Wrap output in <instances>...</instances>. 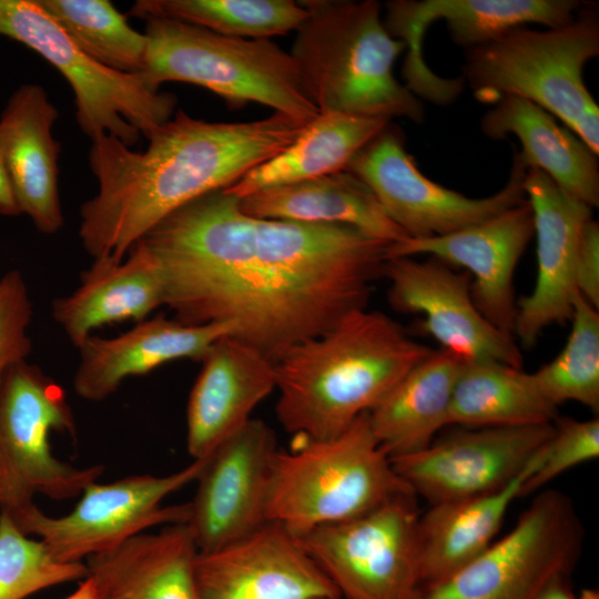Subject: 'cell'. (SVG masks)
<instances>
[{"label": "cell", "instance_id": "6da1fadb", "mask_svg": "<svg viewBox=\"0 0 599 599\" xmlns=\"http://www.w3.org/2000/svg\"><path fill=\"white\" fill-rule=\"evenodd\" d=\"M139 241L160 262L175 319L232 324L231 336L273 362L366 308L392 244L346 225L255 217L224 190Z\"/></svg>", "mask_w": 599, "mask_h": 599}, {"label": "cell", "instance_id": "7a4b0ae2", "mask_svg": "<svg viewBox=\"0 0 599 599\" xmlns=\"http://www.w3.org/2000/svg\"><path fill=\"white\" fill-rule=\"evenodd\" d=\"M307 123L276 112L250 122H209L177 110L146 136L144 151L98 134L89 151L98 191L80 209L83 248L93 260L122 261L164 217L232 186L290 146Z\"/></svg>", "mask_w": 599, "mask_h": 599}, {"label": "cell", "instance_id": "3957f363", "mask_svg": "<svg viewBox=\"0 0 599 599\" xmlns=\"http://www.w3.org/2000/svg\"><path fill=\"white\" fill-rule=\"evenodd\" d=\"M433 351L387 314L353 311L274 362L277 419L295 438L335 437Z\"/></svg>", "mask_w": 599, "mask_h": 599}, {"label": "cell", "instance_id": "277c9868", "mask_svg": "<svg viewBox=\"0 0 599 599\" xmlns=\"http://www.w3.org/2000/svg\"><path fill=\"white\" fill-rule=\"evenodd\" d=\"M301 3L307 16L291 54L319 112L424 120L420 99L395 78L394 63L406 45L387 31L379 2Z\"/></svg>", "mask_w": 599, "mask_h": 599}, {"label": "cell", "instance_id": "5b68a950", "mask_svg": "<svg viewBox=\"0 0 599 599\" xmlns=\"http://www.w3.org/2000/svg\"><path fill=\"white\" fill-rule=\"evenodd\" d=\"M296 439L273 459L266 518L297 537L415 495L380 448L368 413L335 437Z\"/></svg>", "mask_w": 599, "mask_h": 599}, {"label": "cell", "instance_id": "8992f818", "mask_svg": "<svg viewBox=\"0 0 599 599\" xmlns=\"http://www.w3.org/2000/svg\"><path fill=\"white\" fill-rule=\"evenodd\" d=\"M598 54V20L583 14L544 31L517 28L468 49L461 79L480 102L517 95L539 105L599 154V108L582 75Z\"/></svg>", "mask_w": 599, "mask_h": 599}, {"label": "cell", "instance_id": "52a82bcc", "mask_svg": "<svg viewBox=\"0 0 599 599\" xmlns=\"http://www.w3.org/2000/svg\"><path fill=\"white\" fill-rule=\"evenodd\" d=\"M145 69L154 87L186 82L205 88L232 109L255 102L309 122L319 113L291 53L270 39L225 37L167 18H148Z\"/></svg>", "mask_w": 599, "mask_h": 599}, {"label": "cell", "instance_id": "ba28073f", "mask_svg": "<svg viewBox=\"0 0 599 599\" xmlns=\"http://www.w3.org/2000/svg\"><path fill=\"white\" fill-rule=\"evenodd\" d=\"M0 35L38 53L68 81L77 122L90 139L109 134L132 148L169 121L176 97L142 73L112 70L79 49L39 3L0 0Z\"/></svg>", "mask_w": 599, "mask_h": 599}, {"label": "cell", "instance_id": "9c48e42d", "mask_svg": "<svg viewBox=\"0 0 599 599\" xmlns=\"http://www.w3.org/2000/svg\"><path fill=\"white\" fill-rule=\"evenodd\" d=\"M52 432L75 436L67 395L39 366L19 362L0 385V511L12 519L35 506L37 494L72 499L104 471L102 465L77 467L55 457Z\"/></svg>", "mask_w": 599, "mask_h": 599}, {"label": "cell", "instance_id": "30bf717a", "mask_svg": "<svg viewBox=\"0 0 599 599\" xmlns=\"http://www.w3.org/2000/svg\"><path fill=\"white\" fill-rule=\"evenodd\" d=\"M583 528L570 498L544 490L516 526L481 555L414 599H537L575 568Z\"/></svg>", "mask_w": 599, "mask_h": 599}, {"label": "cell", "instance_id": "8fae6325", "mask_svg": "<svg viewBox=\"0 0 599 599\" xmlns=\"http://www.w3.org/2000/svg\"><path fill=\"white\" fill-rule=\"evenodd\" d=\"M202 466L203 459L165 476L93 481L67 515L49 516L35 505L13 521L26 535L39 537L57 560L84 562L155 526L185 524L189 504L164 506L163 501L195 481Z\"/></svg>", "mask_w": 599, "mask_h": 599}, {"label": "cell", "instance_id": "7c38bea8", "mask_svg": "<svg viewBox=\"0 0 599 599\" xmlns=\"http://www.w3.org/2000/svg\"><path fill=\"white\" fill-rule=\"evenodd\" d=\"M419 516L416 496H403L298 538L342 599H414Z\"/></svg>", "mask_w": 599, "mask_h": 599}, {"label": "cell", "instance_id": "4fadbf2b", "mask_svg": "<svg viewBox=\"0 0 599 599\" xmlns=\"http://www.w3.org/2000/svg\"><path fill=\"white\" fill-rule=\"evenodd\" d=\"M392 122L348 162L345 171L363 181L384 213L410 238L443 236L486 221L526 200L527 166L514 153L505 186L473 199L425 176Z\"/></svg>", "mask_w": 599, "mask_h": 599}, {"label": "cell", "instance_id": "5bb4252c", "mask_svg": "<svg viewBox=\"0 0 599 599\" xmlns=\"http://www.w3.org/2000/svg\"><path fill=\"white\" fill-rule=\"evenodd\" d=\"M579 7L576 0H394L386 4L384 24L406 45L404 85L418 99L443 105L454 97L456 82L434 73L424 60L422 42L430 23L444 19L451 40L470 49L528 23L565 26Z\"/></svg>", "mask_w": 599, "mask_h": 599}, {"label": "cell", "instance_id": "9a60e30c", "mask_svg": "<svg viewBox=\"0 0 599 599\" xmlns=\"http://www.w3.org/2000/svg\"><path fill=\"white\" fill-rule=\"evenodd\" d=\"M554 433V423L467 428L390 460L414 494L435 505L504 488L528 467Z\"/></svg>", "mask_w": 599, "mask_h": 599}, {"label": "cell", "instance_id": "2e32d148", "mask_svg": "<svg viewBox=\"0 0 599 599\" xmlns=\"http://www.w3.org/2000/svg\"><path fill=\"white\" fill-rule=\"evenodd\" d=\"M387 300L400 313L420 314L417 328L465 363L498 362L522 368L516 339L490 324L471 295V276L436 257H389Z\"/></svg>", "mask_w": 599, "mask_h": 599}, {"label": "cell", "instance_id": "e0dca14e", "mask_svg": "<svg viewBox=\"0 0 599 599\" xmlns=\"http://www.w3.org/2000/svg\"><path fill=\"white\" fill-rule=\"evenodd\" d=\"M277 450L273 429L252 418L203 459L185 522L199 551L221 548L268 521L266 498Z\"/></svg>", "mask_w": 599, "mask_h": 599}, {"label": "cell", "instance_id": "ac0fdd59", "mask_svg": "<svg viewBox=\"0 0 599 599\" xmlns=\"http://www.w3.org/2000/svg\"><path fill=\"white\" fill-rule=\"evenodd\" d=\"M194 579L197 599H342L300 538L274 521L199 551Z\"/></svg>", "mask_w": 599, "mask_h": 599}, {"label": "cell", "instance_id": "d6986e66", "mask_svg": "<svg viewBox=\"0 0 599 599\" xmlns=\"http://www.w3.org/2000/svg\"><path fill=\"white\" fill-rule=\"evenodd\" d=\"M524 191L534 216L537 277L531 293L517 301L514 337L529 348L547 327L571 319L576 261L592 209L534 167L526 171Z\"/></svg>", "mask_w": 599, "mask_h": 599}, {"label": "cell", "instance_id": "ffe728a7", "mask_svg": "<svg viewBox=\"0 0 599 599\" xmlns=\"http://www.w3.org/2000/svg\"><path fill=\"white\" fill-rule=\"evenodd\" d=\"M535 233L525 200L486 221L443 236L392 243L387 258L427 254L471 276L473 300L483 316L514 337L516 266ZM515 338V337H514Z\"/></svg>", "mask_w": 599, "mask_h": 599}, {"label": "cell", "instance_id": "44dd1931", "mask_svg": "<svg viewBox=\"0 0 599 599\" xmlns=\"http://www.w3.org/2000/svg\"><path fill=\"white\" fill-rule=\"evenodd\" d=\"M201 363L186 408V448L193 460L206 458L240 430L276 389L275 363L234 336L217 339Z\"/></svg>", "mask_w": 599, "mask_h": 599}, {"label": "cell", "instance_id": "7402d4cb", "mask_svg": "<svg viewBox=\"0 0 599 599\" xmlns=\"http://www.w3.org/2000/svg\"><path fill=\"white\" fill-rule=\"evenodd\" d=\"M233 333L227 323L190 325L158 315L114 337L91 335L78 348L73 389L82 399L101 402L129 377L145 375L175 359L201 362L217 339Z\"/></svg>", "mask_w": 599, "mask_h": 599}, {"label": "cell", "instance_id": "603a6c76", "mask_svg": "<svg viewBox=\"0 0 599 599\" xmlns=\"http://www.w3.org/2000/svg\"><path fill=\"white\" fill-rule=\"evenodd\" d=\"M59 111L35 83L18 87L0 115V144L21 214L52 235L63 226L59 194Z\"/></svg>", "mask_w": 599, "mask_h": 599}, {"label": "cell", "instance_id": "cb8c5ba5", "mask_svg": "<svg viewBox=\"0 0 599 599\" xmlns=\"http://www.w3.org/2000/svg\"><path fill=\"white\" fill-rule=\"evenodd\" d=\"M165 305L162 268L154 253L138 241L120 261L93 260L79 286L52 302V317L79 348L103 325L145 319Z\"/></svg>", "mask_w": 599, "mask_h": 599}, {"label": "cell", "instance_id": "d4e9b609", "mask_svg": "<svg viewBox=\"0 0 599 599\" xmlns=\"http://www.w3.org/2000/svg\"><path fill=\"white\" fill-rule=\"evenodd\" d=\"M199 550L185 524L143 532L85 560L101 599H197Z\"/></svg>", "mask_w": 599, "mask_h": 599}, {"label": "cell", "instance_id": "484cf974", "mask_svg": "<svg viewBox=\"0 0 599 599\" xmlns=\"http://www.w3.org/2000/svg\"><path fill=\"white\" fill-rule=\"evenodd\" d=\"M480 129L491 140L517 136V152L528 169L540 170L573 197L598 207V154L551 113L524 98L505 95L483 116Z\"/></svg>", "mask_w": 599, "mask_h": 599}, {"label": "cell", "instance_id": "4316f807", "mask_svg": "<svg viewBox=\"0 0 599 599\" xmlns=\"http://www.w3.org/2000/svg\"><path fill=\"white\" fill-rule=\"evenodd\" d=\"M545 447L504 488L430 505L427 512L419 516V587L447 579L494 542L512 501L521 497L525 480L541 463Z\"/></svg>", "mask_w": 599, "mask_h": 599}, {"label": "cell", "instance_id": "83f0119b", "mask_svg": "<svg viewBox=\"0 0 599 599\" xmlns=\"http://www.w3.org/2000/svg\"><path fill=\"white\" fill-rule=\"evenodd\" d=\"M238 201L242 211L255 217L346 225L387 243L408 237L368 186L345 170L261 190Z\"/></svg>", "mask_w": 599, "mask_h": 599}, {"label": "cell", "instance_id": "f1b7e54d", "mask_svg": "<svg viewBox=\"0 0 599 599\" xmlns=\"http://www.w3.org/2000/svg\"><path fill=\"white\" fill-rule=\"evenodd\" d=\"M464 363L446 349L433 351L368 412L372 430L389 458L426 448L449 425L451 396Z\"/></svg>", "mask_w": 599, "mask_h": 599}, {"label": "cell", "instance_id": "f546056e", "mask_svg": "<svg viewBox=\"0 0 599 599\" xmlns=\"http://www.w3.org/2000/svg\"><path fill=\"white\" fill-rule=\"evenodd\" d=\"M390 122L385 118L319 112L290 146L224 191L240 200L268 187L343 171Z\"/></svg>", "mask_w": 599, "mask_h": 599}, {"label": "cell", "instance_id": "4dcf8cb0", "mask_svg": "<svg viewBox=\"0 0 599 599\" xmlns=\"http://www.w3.org/2000/svg\"><path fill=\"white\" fill-rule=\"evenodd\" d=\"M557 417L532 373L498 362L464 363L449 408V425L467 428L544 425Z\"/></svg>", "mask_w": 599, "mask_h": 599}, {"label": "cell", "instance_id": "1f68e13d", "mask_svg": "<svg viewBox=\"0 0 599 599\" xmlns=\"http://www.w3.org/2000/svg\"><path fill=\"white\" fill-rule=\"evenodd\" d=\"M130 14L173 19L225 37L270 39L296 30L307 10L291 0H139Z\"/></svg>", "mask_w": 599, "mask_h": 599}, {"label": "cell", "instance_id": "d6a6232c", "mask_svg": "<svg viewBox=\"0 0 599 599\" xmlns=\"http://www.w3.org/2000/svg\"><path fill=\"white\" fill-rule=\"evenodd\" d=\"M42 8L84 53L124 73L145 69L148 39L109 0H39Z\"/></svg>", "mask_w": 599, "mask_h": 599}, {"label": "cell", "instance_id": "836d02e7", "mask_svg": "<svg viewBox=\"0 0 599 599\" xmlns=\"http://www.w3.org/2000/svg\"><path fill=\"white\" fill-rule=\"evenodd\" d=\"M572 326L566 345L548 364L532 373L541 395L558 408L577 402L599 409V313L578 292L572 301Z\"/></svg>", "mask_w": 599, "mask_h": 599}, {"label": "cell", "instance_id": "e575fe53", "mask_svg": "<svg viewBox=\"0 0 599 599\" xmlns=\"http://www.w3.org/2000/svg\"><path fill=\"white\" fill-rule=\"evenodd\" d=\"M87 576L85 562L57 560L42 540L30 538L9 514L0 511V599H26Z\"/></svg>", "mask_w": 599, "mask_h": 599}, {"label": "cell", "instance_id": "d590c367", "mask_svg": "<svg viewBox=\"0 0 599 599\" xmlns=\"http://www.w3.org/2000/svg\"><path fill=\"white\" fill-rule=\"evenodd\" d=\"M556 422L544 458L525 480L521 497L537 491L568 469L599 456L598 418L576 420L557 417Z\"/></svg>", "mask_w": 599, "mask_h": 599}, {"label": "cell", "instance_id": "8d00e7d4", "mask_svg": "<svg viewBox=\"0 0 599 599\" xmlns=\"http://www.w3.org/2000/svg\"><path fill=\"white\" fill-rule=\"evenodd\" d=\"M32 315L33 306L22 273L8 271L0 277V385L9 369L31 353Z\"/></svg>", "mask_w": 599, "mask_h": 599}, {"label": "cell", "instance_id": "74e56055", "mask_svg": "<svg viewBox=\"0 0 599 599\" xmlns=\"http://www.w3.org/2000/svg\"><path fill=\"white\" fill-rule=\"evenodd\" d=\"M576 288L590 305L599 307V224L593 219L582 232L576 261Z\"/></svg>", "mask_w": 599, "mask_h": 599}, {"label": "cell", "instance_id": "f35d334b", "mask_svg": "<svg viewBox=\"0 0 599 599\" xmlns=\"http://www.w3.org/2000/svg\"><path fill=\"white\" fill-rule=\"evenodd\" d=\"M0 214L4 216H18L21 214L9 171L7 167L4 154L0 144Z\"/></svg>", "mask_w": 599, "mask_h": 599}, {"label": "cell", "instance_id": "ab89813d", "mask_svg": "<svg viewBox=\"0 0 599 599\" xmlns=\"http://www.w3.org/2000/svg\"><path fill=\"white\" fill-rule=\"evenodd\" d=\"M64 599H101V596L93 581L85 577L79 581L77 589Z\"/></svg>", "mask_w": 599, "mask_h": 599}, {"label": "cell", "instance_id": "60d3db41", "mask_svg": "<svg viewBox=\"0 0 599 599\" xmlns=\"http://www.w3.org/2000/svg\"><path fill=\"white\" fill-rule=\"evenodd\" d=\"M537 599H577L568 589L566 580L549 585Z\"/></svg>", "mask_w": 599, "mask_h": 599}, {"label": "cell", "instance_id": "b9f144b4", "mask_svg": "<svg viewBox=\"0 0 599 599\" xmlns=\"http://www.w3.org/2000/svg\"><path fill=\"white\" fill-rule=\"evenodd\" d=\"M577 599H599V592L595 589H583Z\"/></svg>", "mask_w": 599, "mask_h": 599}]
</instances>
